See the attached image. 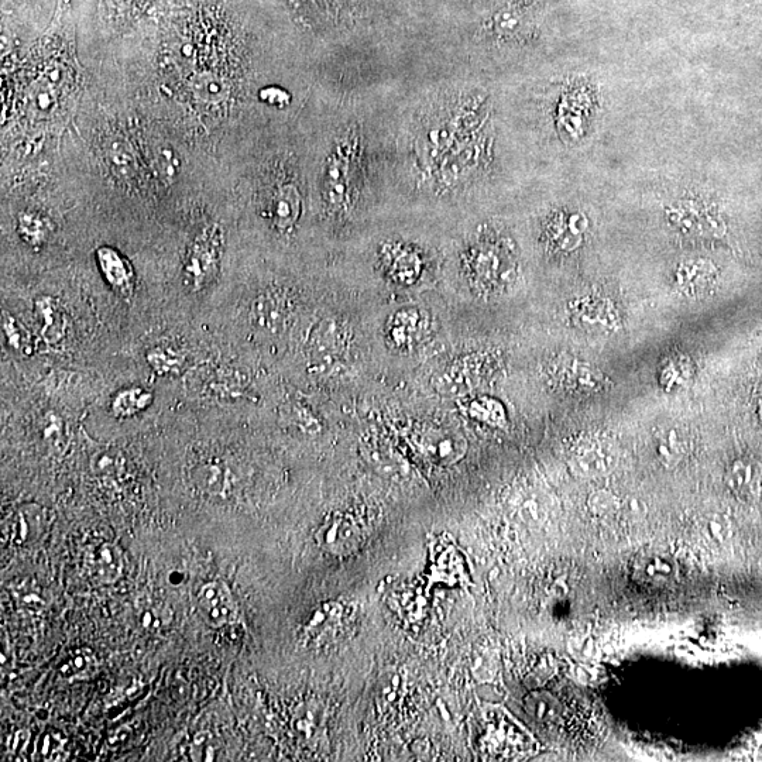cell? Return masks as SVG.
Returning a JSON list of instances; mask_svg holds the SVG:
<instances>
[{
  "label": "cell",
  "mask_w": 762,
  "mask_h": 762,
  "mask_svg": "<svg viewBox=\"0 0 762 762\" xmlns=\"http://www.w3.org/2000/svg\"><path fill=\"white\" fill-rule=\"evenodd\" d=\"M726 485L741 501L754 503L762 496V466L753 459H737L727 469Z\"/></svg>",
  "instance_id": "cell-8"
},
{
  "label": "cell",
  "mask_w": 762,
  "mask_h": 762,
  "mask_svg": "<svg viewBox=\"0 0 762 762\" xmlns=\"http://www.w3.org/2000/svg\"><path fill=\"white\" fill-rule=\"evenodd\" d=\"M590 513L597 518H607L620 513L621 500L609 490H597L589 497Z\"/></svg>",
  "instance_id": "cell-26"
},
{
  "label": "cell",
  "mask_w": 762,
  "mask_h": 762,
  "mask_svg": "<svg viewBox=\"0 0 762 762\" xmlns=\"http://www.w3.org/2000/svg\"><path fill=\"white\" fill-rule=\"evenodd\" d=\"M758 415H760V420L762 422V398L760 400V404H758Z\"/></svg>",
  "instance_id": "cell-37"
},
{
  "label": "cell",
  "mask_w": 762,
  "mask_h": 762,
  "mask_svg": "<svg viewBox=\"0 0 762 762\" xmlns=\"http://www.w3.org/2000/svg\"><path fill=\"white\" fill-rule=\"evenodd\" d=\"M301 215V195L294 185H281L271 197L269 216L280 232H290Z\"/></svg>",
  "instance_id": "cell-11"
},
{
  "label": "cell",
  "mask_w": 762,
  "mask_h": 762,
  "mask_svg": "<svg viewBox=\"0 0 762 762\" xmlns=\"http://www.w3.org/2000/svg\"><path fill=\"white\" fill-rule=\"evenodd\" d=\"M346 332L343 326L336 321H325L318 326L311 336L310 348L312 355L319 358L336 356L343 349L346 342Z\"/></svg>",
  "instance_id": "cell-16"
},
{
  "label": "cell",
  "mask_w": 762,
  "mask_h": 762,
  "mask_svg": "<svg viewBox=\"0 0 762 762\" xmlns=\"http://www.w3.org/2000/svg\"><path fill=\"white\" fill-rule=\"evenodd\" d=\"M17 232L29 246H41L51 232L48 219L37 212H23L17 221Z\"/></svg>",
  "instance_id": "cell-21"
},
{
  "label": "cell",
  "mask_w": 762,
  "mask_h": 762,
  "mask_svg": "<svg viewBox=\"0 0 762 762\" xmlns=\"http://www.w3.org/2000/svg\"><path fill=\"white\" fill-rule=\"evenodd\" d=\"M146 359L153 372L159 376H178L183 372L185 365L184 356L170 346H156L150 349Z\"/></svg>",
  "instance_id": "cell-20"
},
{
  "label": "cell",
  "mask_w": 762,
  "mask_h": 762,
  "mask_svg": "<svg viewBox=\"0 0 762 762\" xmlns=\"http://www.w3.org/2000/svg\"><path fill=\"white\" fill-rule=\"evenodd\" d=\"M698 269L699 267H689V270H682L679 273V284L688 290L686 293H700L712 281L709 270H703L698 276L700 271Z\"/></svg>",
  "instance_id": "cell-31"
},
{
  "label": "cell",
  "mask_w": 762,
  "mask_h": 762,
  "mask_svg": "<svg viewBox=\"0 0 762 762\" xmlns=\"http://www.w3.org/2000/svg\"><path fill=\"white\" fill-rule=\"evenodd\" d=\"M242 376L239 373L232 372V370L215 369L211 373L208 381H205V386L208 387L212 394H231L238 393L245 389V384L242 383Z\"/></svg>",
  "instance_id": "cell-23"
},
{
  "label": "cell",
  "mask_w": 762,
  "mask_h": 762,
  "mask_svg": "<svg viewBox=\"0 0 762 762\" xmlns=\"http://www.w3.org/2000/svg\"><path fill=\"white\" fill-rule=\"evenodd\" d=\"M645 511L647 508H645L643 501L637 499H630L624 503L621 501L620 513L628 518H643Z\"/></svg>",
  "instance_id": "cell-35"
},
{
  "label": "cell",
  "mask_w": 762,
  "mask_h": 762,
  "mask_svg": "<svg viewBox=\"0 0 762 762\" xmlns=\"http://www.w3.org/2000/svg\"><path fill=\"white\" fill-rule=\"evenodd\" d=\"M654 455L665 469L681 465L688 453V438L678 427L659 428L652 438Z\"/></svg>",
  "instance_id": "cell-13"
},
{
  "label": "cell",
  "mask_w": 762,
  "mask_h": 762,
  "mask_svg": "<svg viewBox=\"0 0 762 762\" xmlns=\"http://www.w3.org/2000/svg\"><path fill=\"white\" fill-rule=\"evenodd\" d=\"M580 235H582V225H580V221L576 216H572L571 219L565 222V225H562V223L559 225L558 223L554 228V235L552 236H554L556 245L561 247V249L569 250L578 245Z\"/></svg>",
  "instance_id": "cell-27"
},
{
  "label": "cell",
  "mask_w": 762,
  "mask_h": 762,
  "mask_svg": "<svg viewBox=\"0 0 762 762\" xmlns=\"http://www.w3.org/2000/svg\"><path fill=\"white\" fill-rule=\"evenodd\" d=\"M700 531L707 541L713 542V544H723V542L730 540L733 528H731L729 518L723 514H707L700 521Z\"/></svg>",
  "instance_id": "cell-24"
},
{
  "label": "cell",
  "mask_w": 762,
  "mask_h": 762,
  "mask_svg": "<svg viewBox=\"0 0 762 762\" xmlns=\"http://www.w3.org/2000/svg\"><path fill=\"white\" fill-rule=\"evenodd\" d=\"M10 593L20 610L27 613H41L46 609L43 590L36 580L22 579L10 585Z\"/></svg>",
  "instance_id": "cell-19"
},
{
  "label": "cell",
  "mask_w": 762,
  "mask_h": 762,
  "mask_svg": "<svg viewBox=\"0 0 762 762\" xmlns=\"http://www.w3.org/2000/svg\"><path fill=\"white\" fill-rule=\"evenodd\" d=\"M389 264L391 274L398 281H413V278L420 273V262L415 259L413 253L405 252V250L390 253Z\"/></svg>",
  "instance_id": "cell-25"
},
{
  "label": "cell",
  "mask_w": 762,
  "mask_h": 762,
  "mask_svg": "<svg viewBox=\"0 0 762 762\" xmlns=\"http://www.w3.org/2000/svg\"><path fill=\"white\" fill-rule=\"evenodd\" d=\"M34 310L41 321V338L48 345L63 341L67 331V318L63 307L53 297H40L34 302Z\"/></svg>",
  "instance_id": "cell-14"
},
{
  "label": "cell",
  "mask_w": 762,
  "mask_h": 762,
  "mask_svg": "<svg viewBox=\"0 0 762 762\" xmlns=\"http://www.w3.org/2000/svg\"><path fill=\"white\" fill-rule=\"evenodd\" d=\"M291 314V304L287 295L269 291L253 301L250 319L253 326L264 332H278L286 326Z\"/></svg>",
  "instance_id": "cell-7"
},
{
  "label": "cell",
  "mask_w": 762,
  "mask_h": 762,
  "mask_svg": "<svg viewBox=\"0 0 762 762\" xmlns=\"http://www.w3.org/2000/svg\"><path fill=\"white\" fill-rule=\"evenodd\" d=\"M569 461L580 476H603L616 466L617 451L607 438L597 434L583 435L573 442Z\"/></svg>",
  "instance_id": "cell-3"
},
{
  "label": "cell",
  "mask_w": 762,
  "mask_h": 762,
  "mask_svg": "<svg viewBox=\"0 0 762 762\" xmlns=\"http://www.w3.org/2000/svg\"><path fill=\"white\" fill-rule=\"evenodd\" d=\"M191 480L199 492L209 496L222 497L229 490V472L221 462L208 461L198 463L191 470Z\"/></svg>",
  "instance_id": "cell-15"
},
{
  "label": "cell",
  "mask_w": 762,
  "mask_h": 762,
  "mask_svg": "<svg viewBox=\"0 0 762 762\" xmlns=\"http://www.w3.org/2000/svg\"><path fill=\"white\" fill-rule=\"evenodd\" d=\"M96 260H98L99 270L105 277L106 283L113 290L118 291L120 295L129 297L135 288V274H133L132 266L125 257L118 250L104 246L99 247L98 252H96Z\"/></svg>",
  "instance_id": "cell-9"
},
{
  "label": "cell",
  "mask_w": 762,
  "mask_h": 762,
  "mask_svg": "<svg viewBox=\"0 0 762 762\" xmlns=\"http://www.w3.org/2000/svg\"><path fill=\"white\" fill-rule=\"evenodd\" d=\"M3 331H5L6 341H8L10 348L19 350V352L20 350L27 352L29 336H27L23 326L8 314L3 315Z\"/></svg>",
  "instance_id": "cell-28"
},
{
  "label": "cell",
  "mask_w": 762,
  "mask_h": 762,
  "mask_svg": "<svg viewBox=\"0 0 762 762\" xmlns=\"http://www.w3.org/2000/svg\"><path fill=\"white\" fill-rule=\"evenodd\" d=\"M260 99L266 102V104L277 106V108H284L291 101L290 95L286 91L276 87L262 89L260 91Z\"/></svg>",
  "instance_id": "cell-34"
},
{
  "label": "cell",
  "mask_w": 762,
  "mask_h": 762,
  "mask_svg": "<svg viewBox=\"0 0 762 762\" xmlns=\"http://www.w3.org/2000/svg\"><path fill=\"white\" fill-rule=\"evenodd\" d=\"M122 462L119 455L111 451L96 452L91 459V469L98 476H113L119 472Z\"/></svg>",
  "instance_id": "cell-29"
},
{
  "label": "cell",
  "mask_w": 762,
  "mask_h": 762,
  "mask_svg": "<svg viewBox=\"0 0 762 762\" xmlns=\"http://www.w3.org/2000/svg\"><path fill=\"white\" fill-rule=\"evenodd\" d=\"M29 740H30V731H27V730L16 731V733L13 734V736L10 737L8 741V748L10 753L19 754L20 751H23L24 747L27 746V743H29Z\"/></svg>",
  "instance_id": "cell-36"
},
{
  "label": "cell",
  "mask_w": 762,
  "mask_h": 762,
  "mask_svg": "<svg viewBox=\"0 0 762 762\" xmlns=\"http://www.w3.org/2000/svg\"><path fill=\"white\" fill-rule=\"evenodd\" d=\"M168 612L170 610H166L164 607H150V609L144 610L142 616H140V623H142L143 627L150 628V630L164 627L171 620V616L166 617Z\"/></svg>",
  "instance_id": "cell-33"
},
{
  "label": "cell",
  "mask_w": 762,
  "mask_h": 762,
  "mask_svg": "<svg viewBox=\"0 0 762 762\" xmlns=\"http://www.w3.org/2000/svg\"><path fill=\"white\" fill-rule=\"evenodd\" d=\"M572 318L576 324L588 329H610L619 324L610 301L599 297H585L572 305Z\"/></svg>",
  "instance_id": "cell-12"
},
{
  "label": "cell",
  "mask_w": 762,
  "mask_h": 762,
  "mask_svg": "<svg viewBox=\"0 0 762 762\" xmlns=\"http://www.w3.org/2000/svg\"><path fill=\"white\" fill-rule=\"evenodd\" d=\"M218 755V747L209 733H199L191 744V760L215 761Z\"/></svg>",
  "instance_id": "cell-30"
},
{
  "label": "cell",
  "mask_w": 762,
  "mask_h": 762,
  "mask_svg": "<svg viewBox=\"0 0 762 762\" xmlns=\"http://www.w3.org/2000/svg\"><path fill=\"white\" fill-rule=\"evenodd\" d=\"M222 252L223 233L218 225L208 226L199 233L185 256V286L195 293L211 286L221 269Z\"/></svg>",
  "instance_id": "cell-1"
},
{
  "label": "cell",
  "mask_w": 762,
  "mask_h": 762,
  "mask_svg": "<svg viewBox=\"0 0 762 762\" xmlns=\"http://www.w3.org/2000/svg\"><path fill=\"white\" fill-rule=\"evenodd\" d=\"M98 662L95 655L89 650H78L72 652L71 657L61 667V674L65 678L84 679L94 674Z\"/></svg>",
  "instance_id": "cell-22"
},
{
  "label": "cell",
  "mask_w": 762,
  "mask_h": 762,
  "mask_svg": "<svg viewBox=\"0 0 762 762\" xmlns=\"http://www.w3.org/2000/svg\"><path fill=\"white\" fill-rule=\"evenodd\" d=\"M153 403L151 391L142 387L120 390L112 400V413L118 418L135 417Z\"/></svg>",
  "instance_id": "cell-18"
},
{
  "label": "cell",
  "mask_w": 762,
  "mask_h": 762,
  "mask_svg": "<svg viewBox=\"0 0 762 762\" xmlns=\"http://www.w3.org/2000/svg\"><path fill=\"white\" fill-rule=\"evenodd\" d=\"M197 606L199 614L209 627L222 628L238 619V606L231 590L219 580L202 586L197 596Z\"/></svg>",
  "instance_id": "cell-5"
},
{
  "label": "cell",
  "mask_w": 762,
  "mask_h": 762,
  "mask_svg": "<svg viewBox=\"0 0 762 762\" xmlns=\"http://www.w3.org/2000/svg\"><path fill=\"white\" fill-rule=\"evenodd\" d=\"M118 17L132 19L143 13L153 0H111Z\"/></svg>",
  "instance_id": "cell-32"
},
{
  "label": "cell",
  "mask_w": 762,
  "mask_h": 762,
  "mask_svg": "<svg viewBox=\"0 0 762 762\" xmlns=\"http://www.w3.org/2000/svg\"><path fill=\"white\" fill-rule=\"evenodd\" d=\"M549 379L556 386L573 394H595L607 387L606 377L589 363L561 356L549 363Z\"/></svg>",
  "instance_id": "cell-4"
},
{
  "label": "cell",
  "mask_w": 762,
  "mask_h": 762,
  "mask_svg": "<svg viewBox=\"0 0 762 762\" xmlns=\"http://www.w3.org/2000/svg\"><path fill=\"white\" fill-rule=\"evenodd\" d=\"M358 142L356 137L346 136L326 163L324 198L329 208L334 211L348 208L352 181L359 161L356 154V151H359Z\"/></svg>",
  "instance_id": "cell-2"
},
{
  "label": "cell",
  "mask_w": 762,
  "mask_h": 762,
  "mask_svg": "<svg viewBox=\"0 0 762 762\" xmlns=\"http://www.w3.org/2000/svg\"><path fill=\"white\" fill-rule=\"evenodd\" d=\"M428 321L424 312L417 308L400 310L387 324V339L394 348H408L415 345L427 329Z\"/></svg>",
  "instance_id": "cell-10"
},
{
  "label": "cell",
  "mask_w": 762,
  "mask_h": 762,
  "mask_svg": "<svg viewBox=\"0 0 762 762\" xmlns=\"http://www.w3.org/2000/svg\"><path fill=\"white\" fill-rule=\"evenodd\" d=\"M634 573L643 582L664 585L671 582L676 576L674 562L668 556L661 554H648L641 556L635 562Z\"/></svg>",
  "instance_id": "cell-17"
},
{
  "label": "cell",
  "mask_w": 762,
  "mask_h": 762,
  "mask_svg": "<svg viewBox=\"0 0 762 762\" xmlns=\"http://www.w3.org/2000/svg\"><path fill=\"white\" fill-rule=\"evenodd\" d=\"M85 571L98 585H112L122 576L123 555L118 545L98 542L88 548L84 558Z\"/></svg>",
  "instance_id": "cell-6"
}]
</instances>
